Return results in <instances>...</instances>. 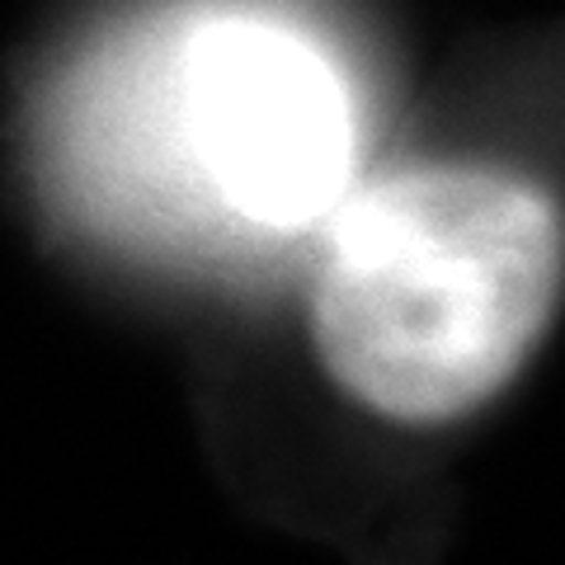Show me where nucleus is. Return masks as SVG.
<instances>
[{"instance_id":"obj_1","label":"nucleus","mask_w":565,"mask_h":565,"mask_svg":"<svg viewBox=\"0 0 565 565\" xmlns=\"http://www.w3.org/2000/svg\"><path fill=\"white\" fill-rule=\"evenodd\" d=\"M561 288L565 226L542 184L476 166L401 170L334 212L311 340L367 411L448 424L523 373Z\"/></svg>"},{"instance_id":"obj_2","label":"nucleus","mask_w":565,"mask_h":565,"mask_svg":"<svg viewBox=\"0 0 565 565\" xmlns=\"http://www.w3.org/2000/svg\"><path fill=\"white\" fill-rule=\"evenodd\" d=\"M184 128L212 189L259 226H302L340 199L353 122L340 76L269 24H217L184 57Z\"/></svg>"}]
</instances>
